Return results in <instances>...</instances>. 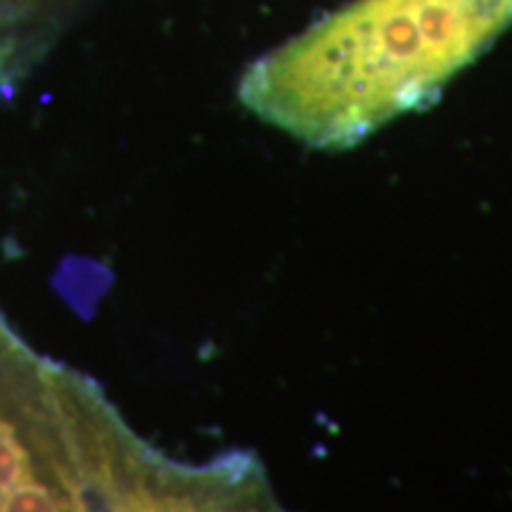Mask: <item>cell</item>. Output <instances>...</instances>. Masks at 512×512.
<instances>
[{"label":"cell","instance_id":"obj_1","mask_svg":"<svg viewBox=\"0 0 512 512\" xmlns=\"http://www.w3.org/2000/svg\"><path fill=\"white\" fill-rule=\"evenodd\" d=\"M512 24V0H354L256 60L247 110L323 150L358 145L441 86Z\"/></svg>","mask_w":512,"mask_h":512}]
</instances>
